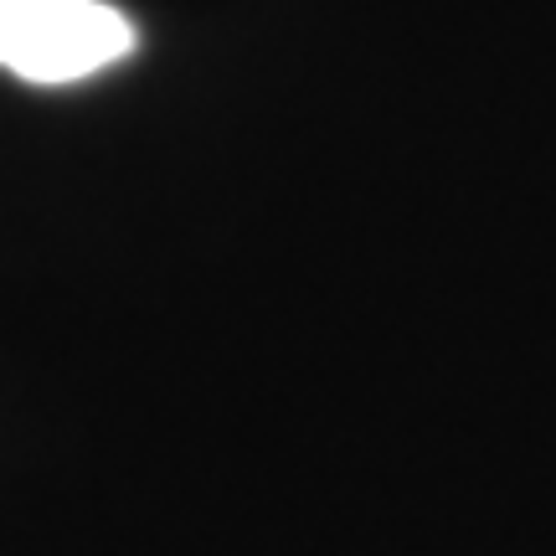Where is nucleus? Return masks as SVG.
I'll use <instances>...</instances> for the list:
<instances>
[{
  "label": "nucleus",
  "instance_id": "nucleus-1",
  "mask_svg": "<svg viewBox=\"0 0 556 556\" xmlns=\"http://www.w3.org/2000/svg\"><path fill=\"white\" fill-rule=\"evenodd\" d=\"M135 52V26L109 0H0V67L37 88L93 78Z\"/></svg>",
  "mask_w": 556,
  "mask_h": 556
}]
</instances>
